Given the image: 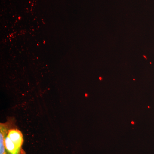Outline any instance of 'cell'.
Masks as SVG:
<instances>
[{
  "instance_id": "1",
  "label": "cell",
  "mask_w": 154,
  "mask_h": 154,
  "mask_svg": "<svg viewBox=\"0 0 154 154\" xmlns=\"http://www.w3.org/2000/svg\"><path fill=\"white\" fill-rule=\"evenodd\" d=\"M24 141L22 132L14 124L7 131L4 137V146L7 154H26L22 148Z\"/></svg>"
},
{
  "instance_id": "2",
  "label": "cell",
  "mask_w": 154,
  "mask_h": 154,
  "mask_svg": "<svg viewBox=\"0 0 154 154\" xmlns=\"http://www.w3.org/2000/svg\"><path fill=\"white\" fill-rule=\"evenodd\" d=\"M15 121L14 118H9L6 122L0 124V154H8L4 146V137L7 131L15 124Z\"/></svg>"
}]
</instances>
